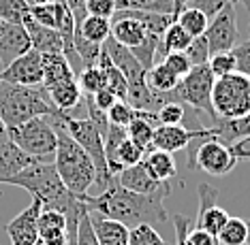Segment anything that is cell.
Masks as SVG:
<instances>
[{
    "instance_id": "ffe728a7",
    "label": "cell",
    "mask_w": 250,
    "mask_h": 245,
    "mask_svg": "<svg viewBox=\"0 0 250 245\" xmlns=\"http://www.w3.org/2000/svg\"><path fill=\"white\" fill-rule=\"evenodd\" d=\"M90 224H92V230L99 245H128L130 228L124 226L122 222L103 218V215L90 211Z\"/></svg>"
},
{
    "instance_id": "be15d7a7",
    "label": "cell",
    "mask_w": 250,
    "mask_h": 245,
    "mask_svg": "<svg viewBox=\"0 0 250 245\" xmlns=\"http://www.w3.org/2000/svg\"><path fill=\"white\" fill-rule=\"evenodd\" d=\"M35 245H43V243H41V241H37V243H35Z\"/></svg>"
},
{
    "instance_id": "c3c4849f",
    "label": "cell",
    "mask_w": 250,
    "mask_h": 245,
    "mask_svg": "<svg viewBox=\"0 0 250 245\" xmlns=\"http://www.w3.org/2000/svg\"><path fill=\"white\" fill-rule=\"evenodd\" d=\"M161 62H165V64H167L169 68H171V71L175 73V75H178L180 79L182 77H186L190 73V62H188V58H186L184 54H167L165 56V58L161 60Z\"/></svg>"
},
{
    "instance_id": "cb8c5ba5",
    "label": "cell",
    "mask_w": 250,
    "mask_h": 245,
    "mask_svg": "<svg viewBox=\"0 0 250 245\" xmlns=\"http://www.w3.org/2000/svg\"><path fill=\"white\" fill-rule=\"evenodd\" d=\"M144 164H146L147 173L156 181H161V184H169L171 179L178 177V167H175L173 153H167L161 150H150V151H146V156H144Z\"/></svg>"
},
{
    "instance_id": "6da1fadb",
    "label": "cell",
    "mask_w": 250,
    "mask_h": 245,
    "mask_svg": "<svg viewBox=\"0 0 250 245\" xmlns=\"http://www.w3.org/2000/svg\"><path fill=\"white\" fill-rule=\"evenodd\" d=\"M171 194V190H161L156 194H135L130 190L113 181L99 196L83 194L88 211L99 213L103 218L122 222L128 228H135L139 224H163L169 220V213L165 209V198Z\"/></svg>"
},
{
    "instance_id": "3957f363",
    "label": "cell",
    "mask_w": 250,
    "mask_h": 245,
    "mask_svg": "<svg viewBox=\"0 0 250 245\" xmlns=\"http://www.w3.org/2000/svg\"><path fill=\"white\" fill-rule=\"evenodd\" d=\"M69 113L64 111H52L45 119L49 122V126L56 130L58 136V145H56L54 153V167L62 184L66 186V190H71L73 194H88V188L96 181V169L92 158L83 151V147H79L75 141L71 139V134L66 132L64 119Z\"/></svg>"
},
{
    "instance_id": "e0dca14e",
    "label": "cell",
    "mask_w": 250,
    "mask_h": 245,
    "mask_svg": "<svg viewBox=\"0 0 250 245\" xmlns=\"http://www.w3.org/2000/svg\"><path fill=\"white\" fill-rule=\"evenodd\" d=\"M39 241L43 245H69L66 218L54 209H41L39 213Z\"/></svg>"
},
{
    "instance_id": "f35d334b",
    "label": "cell",
    "mask_w": 250,
    "mask_h": 245,
    "mask_svg": "<svg viewBox=\"0 0 250 245\" xmlns=\"http://www.w3.org/2000/svg\"><path fill=\"white\" fill-rule=\"evenodd\" d=\"M28 11H30V4L26 0H0V21L21 24Z\"/></svg>"
},
{
    "instance_id": "8992f818",
    "label": "cell",
    "mask_w": 250,
    "mask_h": 245,
    "mask_svg": "<svg viewBox=\"0 0 250 245\" xmlns=\"http://www.w3.org/2000/svg\"><path fill=\"white\" fill-rule=\"evenodd\" d=\"M212 109L216 119H233L250 113V77L231 73L214 81Z\"/></svg>"
},
{
    "instance_id": "83f0119b",
    "label": "cell",
    "mask_w": 250,
    "mask_h": 245,
    "mask_svg": "<svg viewBox=\"0 0 250 245\" xmlns=\"http://www.w3.org/2000/svg\"><path fill=\"white\" fill-rule=\"evenodd\" d=\"M192 41V37L188 32L184 30L180 24H173L165 30L163 34V38H161V45H158V58H165L167 54H184L186 47L190 45Z\"/></svg>"
},
{
    "instance_id": "d6986e66",
    "label": "cell",
    "mask_w": 250,
    "mask_h": 245,
    "mask_svg": "<svg viewBox=\"0 0 250 245\" xmlns=\"http://www.w3.org/2000/svg\"><path fill=\"white\" fill-rule=\"evenodd\" d=\"M35 162L37 158L28 156L26 151H21L11 141L0 143V184H9L20 170H24L26 167H30Z\"/></svg>"
},
{
    "instance_id": "1f68e13d",
    "label": "cell",
    "mask_w": 250,
    "mask_h": 245,
    "mask_svg": "<svg viewBox=\"0 0 250 245\" xmlns=\"http://www.w3.org/2000/svg\"><path fill=\"white\" fill-rule=\"evenodd\" d=\"M175 24H180L192 38H197V37H203V34H206L209 17L203 13V11H199V9L186 4V7L180 9L178 15H175Z\"/></svg>"
},
{
    "instance_id": "681fc988",
    "label": "cell",
    "mask_w": 250,
    "mask_h": 245,
    "mask_svg": "<svg viewBox=\"0 0 250 245\" xmlns=\"http://www.w3.org/2000/svg\"><path fill=\"white\" fill-rule=\"evenodd\" d=\"M229 2H235V0H190L188 2V7H195V9H199V11H203L209 19L218 13V11H223L227 4ZM237 4V2H235Z\"/></svg>"
},
{
    "instance_id": "6125c7cd",
    "label": "cell",
    "mask_w": 250,
    "mask_h": 245,
    "mask_svg": "<svg viewBox=\"0 0 250 245\" xmlns=\"http://www.w3.org/2000/svg\"><path fill=\"white\" fill-rule=\"evenodd\" d=\"M248 224V237H246V245H250V222H246Z\"/></svg>"
},
{
    "instance_id": "ee69618b",
    "label": "cell",
    "mask_w": 250,
    "mask_h": 245,
    "mask_svg": "<svg viewBox=\"0 0 250 245\" xmlns=\"http://www.w3.org/2000/svg\"><path fill=\"white\" fill-rule=\"evenodd\" d=\"M28 15L41 26H47V28H54L56 30V21H58V15H56V2H43V4H32Z\"/></svg>"
},
{
    "instance_id": "9c48e42d",
    "label": "cell",
    "mask_w": 250,
    "mask_h": 245,
    "mask_svg": "<svg viewBox=\"0 0 250 245\" xmlns=\"http://www.w3.org/2000/svg\"><path fill=\"white\" fill-rule=\"evenodd\" d=\"M195 150L188 156V169H201L203 173L212 175V177H225L229 175L235 164L240 162L233 156L231 147L223 145L216 139H199L195 141Z\"/></svg>"
},
{
    "instance_id": "f1b7e54d",
    "label": "cell",
    "mask_w": 250,
    "mask_h": 245,
    "mask_svg": "<svg viewBox=\"0 0 250 245\" xmlns=\"http://www.w3.org/2000/svg\"><path fill=\"white\" fill-rule=\"evenodd\" d=\"M75 32L82 38L90 41V43L103 45L107 38L111 37V19H105V17H94V15H86L82 24L75 28Z\"/></svg>"
},
{
    "instance_id": "db71d44e",
    "label": "cell",
    "mask_w": 250,
    "mask_h": 245,
    "mask_svg": "<svg viewBox=\"0 0 250 245\" xmlns=\"http://www.w3.org/2000/svg\"><path fill=\"white\" fill-rule=\"evenodd\" d=\"M66 4H69L73 17H75V28L83 21V17H86V0H66Z\"/></svg>"
},
{
    "instance_id": "003e7915",
    "label": "cell",
    "mask_w": 250,
    "mask_h": 245,
    "mask_svg": "<svg viewBox=\"0 0 250 245\" xmlns=\"http://www.w3.org/2000/svg\"><path fill=\"white\" fill-rule=\"evenodd\" d=\"M235 2H237V0H235Z\"/></svg>"
},
{
    "instance_id": "2e32d148",
    "label": "cell",
    "mask_w": 250,
    "mask_h": 245,
    "mask_svg": "<svg viewBox=\"0 0 250 245\" xmlns=\"http://www.w3.org/2000/svg\"><path fill=\"white\" fill-rule=\"evenodd\" d=\"M116 181L124 190H130V192H135V194H156V192H161V190H171L169 184H161V181H156L147 173L144 160L139 164H135V167L120 170V173L116 175Z\"/></svg>"
},
{
    "instance_id": "9f6ffc18",
    "label": "cell",
    "mask_w": 250,
    "mask_h": 245,
    "mask_svg": "<svg viewBox=\"0 0 250 245\" xmlns=\"http://www.w3.org/2000/svg\"><path fill=\"white\" fill-rule=\"evenodd\" d=\"M237 160H250V151H242V153H237Z\"/></svg>"
},
{
    "instance_id": "5b68a950",
    "label": "cell",
    "mask_w": 250,
    "mask_h": 245,
    "mask_svg": "<svg viewBox=\"0 0 250 245\" xmlns=\"http://www.w3.org/2000/svg\"><path fill=\"white\" fill-rule=\"evenodd\" d=\"M66 132L71 134V139L75 141L79 147H83V151L92 158L94 169H96V181L94 184L101 188V192L107 190L116 177L109 173V167H107V158H105V143H103V134L101 130L90 122L88 117H75V115H66L64 119Z\"/></svg>"
},
{
    "instance_id": "9a60e30c",
    "label": "cell",
    "mask_w": 250,
    "mask_h": 245,
    "mask_svg": "<svg viewBox=\"0 0 250 245\" xmlns=\"http://www.w3.org/2000/svg\"><path fill=\"white\" fill-rule=\"evenodd\" d=\"M30 49V37H28L24 26L0 21V64L9 66L15 58L24 56Z\"/></svg>"
},
{
    "instance_id": "277c9868",
    "label": "cell",
    "mask_w": 250,
    "mask_h": 245,
    "mask_svg": "<svg viewBox=\"0 0 250 245\" xmlns=\"http://www.w3.org/2000/svg\"><path fill=\"white\" fill-rule=\"evenodd\" d=\"M52 111H56V107L52 105L43 85L26 88V85L0 81V119L7 130L32 117H45Z\"/></svg>"
},
{
    "instance_id": "7dc6e473",
    "label": "cell",
    "mask_w": 250,
    "mask_h": 245,
    "mask_svg": "<svg viewBox=\"0 0 250 245\" xmlns=\"http://www.w3.org/2000/svg\"><path fill=\"white\" fill-rule=\"evenodd\" d=\"M231 54H233V58H235V71L250 77V41L237 43L235 47L231 49Z\"/></svg>"
},
{
    "instance_id": "4fadbf2b",
    "label": "cell",
    "mask_w": 250,
    "mask_h": 245,
    "mask_svg": "<svg viewBox=\"0 0 250 245\" xmlns=\"http://www.w3.org/2000/svg\"><path fill=\"white\" fill-rule=\"evenodd\" d=\"M199 213H197V224L195 228H201L209 232L212 237H218V232L223 230L227 220L231 218L223 207H218V190L209 184H199Z\"/></svg>"
},
{
    "instance_id": "603a6c76",
    "label": "cell",
    "mask_w": 250,
    "mask_h": 245,
    "mask_svg": "<svg viewBox=\"0 0 250 245\" xmlns=\"http://www.w3.org/2000/svg\"><path fill=\"white\" fill-rule=\"evenodd\" d=\"M47 90V96L52 100V105L58 111L71 113L73 109H77L82 105V90H79L77 79H66V81H60L52 85V88H45Z\"/></svg>"
},
{
    "instance_id": "8fae6325",
    "label": "cell",
    "mask_w": 250,
    "mask_h": 245,
    "mask_svg": "<svg viewBox=\"0 0 250 245\" xmlns=\"http://www.w3.org/2000/svg\"><path fill=\"white\" fill-rule=\"evenodd\" d=\"M199 139H216L212 128H197L190 130L186 126H156L154 128V139H152V150H161L167 153L188 150L190 143Z\"/></svg>"
},
{
    "instance_id": "7402d4cb",
    "label": "cell",
    "mask_w": 250,
    "mask_h": 245,
    "mask_svg": "<svg viewBox=\"0 0 250 245\" xmlns=\"http://www.w3.org/2000/svg\"><path fill=\"white\" fill-rule=\"evenodd\" d=\"M146 37H147L146 28L137 19H133V17H120V15L111 17V38L116 43L124 45L126 49H133L137 45H141Z\"/></svg>"
},
{
    "instance_id": "7bdbcfd3",
    "label": "cell",
    "mask_w": 250,
    "mask_h": 245,
    "mask_svg": "<svg viewBox=\"0 0 250 245\" xmlns=\"http://www.w3.org/2000/svg\"><path fill=\"white\" fill-rule=\"evenodd\" d=\"M107 119H109L111 126L126 128L128 124L135 119V109L128 105L126 100H116V105L107 111Z\"/></svg>"
},
{
    "instance_id": "f5cc1de1",
    "label": "cell",
    "mask_w": 250,
    "mask_h": 245,
    "mask_svg": "<svg viewBox=\"0 0 250 245\" xmlns=\"http://www.w3.org/2000/svg\"><path fill=\"white\" fill-rule=\"evenodd\" d=\"M92 100H94V105L99 107L101 111H109L113 105H116V100H118V96L111 92V90H107V88H103L101 92H96L94 96H92Z\"/></svg>"
},
{
    "instance_id": "ba28073f",
    "label": "cell",
    "mask_w": 250,
    "mask_h": 245,
    "mask_svg": "<svg viewBox=\"0 0 250 245\" xmlns=\"http://www.w3.org/2000/svg\"><path fill=\"white\" fill-rule=\"evenodd\" d=\"M216 77L212 75V71L206 66H192L190 73L186 77L180 79V83L171 90L173 100L180 105H188L195 111L208 113L212 117V122L216 119L214 109H212V88H214Z\"/></svg>"
},
{
    "instance_id": "d6a6232c",
    "label": "cell",
    "mask_w": 250,
    "mask_h": 245,
    "mask_svg": "<svg viewBox=\"0 0 250 245\" xmlns=\"http://www.w3.org/2000/svg\"><path fill=\"white\" fill-rule=\"evenodd\" d=\"M118 9H133V11H147V13L178 15V4H175V0H118Z\"/></svg>"
},
{
    "instance_id": "03108f58",
    "label": "cell",
    "mask_w": 250,
    "mask_h": 245,
    "mask_svg": "<svg viewBox=\"0 0 250 245\" xmlns=\"http://www.w3.org/2000/svg\"><path fill=\"white\" fill-rule=\"evenodd\" d=\"M248 41H250V38H248Z\"/></svg>"
},
{
    "instance_id": "11a10c76",
    "label": "cell",
    "mask_w": 250,
    "mask_h": 245,
    "mask_svg": "<svg viewBox=\"0 0 250 245\" xmlns=\"http://www.w3.org/2000/svg\"><path fill=\"white\" fill-rule=\"evenodd\" d=\"M4 141H9V132H7V126L2 124V119H0V143H4Z\"/></svg>"
},
{
    "instance_id": "bcb514c9",
    "label": "cell",
    "mask_w": 250,
    "mask_h": 245,
    "mask_svg": "<svg viewBox=\"0 0 250 245\" xmlns=\"http://www.w3.org/2000/svg\"><path fill=\"white\" fill-rule=\"evenodd\" d=\"M75 243L77 245H99V241L94 237V230H92V224H90V211H83L79 215Z\"/></svg>"
},
{
    "instance_id": "30bf717a",
    "label": "cell",
    "mask_w": 250,
    "mask_h": 245,
    "mask_svg": "<svg viewBox=\"0 0 250 245\" xmlns=\"http://www.w3.org/2000/svg\"><path fill=\"white\" fill-rule=\"evenodd\" d=\"M206 41L209 45V54L231 51L237 45V11L235 2H229L223 11H218L208 24Z\"/></svg>"
},
{
    "instance_id": "8d00e7d4",
    "label": "cell",
    "mask_w": 250,
    "mask_h": 245,
    "mask_svg": "<svg viewBox=\"0 0 250 245\" xmlns=\"http://www.w3.org/2000/svg\"><path fill=\"white\" fill-rule=\"evenodd\" d=\"M128 245H169L152 224H139L130 228Z\"/></svg>"
},
{
    "instance_id": "680465c9",
    "label": "cell",
    "mask_w": 250,
    "mask_h": 245,
    "mask_svg": "<svg viewBox=\"0 0 250 245\" xmlns=\"http://www.w3.org/2000/svg\"><path fill=\"white\" fill-rule=\"evenodd\" d=\"M26 2H28V4H30V7H32V4H43V2H52V0H26Z\"/></svg>"
},
{
    "instance_id": "52a82bcc",
    "label": "cell",
    "mask_w": 250,
    "mask_h": 245,
    "mask_svg": "<svg viewBox=\"0 0 250 245\" xmlns=\"http://www.w3.org/2000/svg\"><path fill=\"white\" fill-rule=\"evenodd\" d=\"M7 132L11 143H15L21 151H26L28 156L37 158V160L47 162V158L56 153L58 136L45 117H32L20 126L9 128Z\"/></svg>"
},
{
    "instance_id": "f546056e",
    "label": "cell",
    "mask_w": 250,
    "mask_h": 245,
    "mask_svg": "<svg viewBox=\"0 0 250 245\" xmlns=\"http://www.w3.org/2000/svg\"><path fill=\"white\" fill-rule=\"evenodd\" d=\"M146 81H147V88H150L152 92L165 94V92H171L175 85L180 83V77L175 75L165 62H156V64L146 73Z\"/></svg>"
},
{
    "instance_id": "e7e4bbea",
    "label": "cell",
    "mask_w": 250,
    "mask_h": 245,
    "mask_svg": "<svg viewBox=\"0 0 250 245\" xmlns=\"http://www.w3.org/2000/svg\"><path fill=\"white\" fill-rule=\"evenodd\" d=\"M248 32H250V28H248Z\"/></svg>"
},
{
    "instance_id": "f6af8a7d",
    "label": "cell",
    "mask_w": 250,
    "mask_h": 245,
    "mask_svg": "<svg viewBox=\"0 0 250 245\" xmlns=\"http://www.w3.org/2000/svg\"><path fill=\"white\" fill-rule=\"evenodd\" d=\"M118 11V0H86V13L111 19Z\"/></svg>"
},
{
    "instance_id": "836d02e7",
    "label": "cell",
    "mask_w": 250,
    "mask_h": 245,
    "mask_svg": "<svg viewBox=\"0 0 250 245\" xmlns=\"http://www.w3.org/2000/svg\"><path fill=\"white\" fill-rule=\"evenodd\" d=\"M248 237V224L242 218H229L223 230L218 232V245H244Z\"/></svg>"
},
{
    "instance_id": "816d5d0a",
    "label": "cell",
    "mask_w": 250,
    "mask_h": 245,
    "mask_svg": "<svg viewBox=\"0 0 250 245\" xmlns=\"http://www.w3.org/2000/svg\"><path fill=\"white\" fill-rule=\"evenodd\" d=\"M192 226V220L188 218V215H182V213H175L173 215V228H175V245H186L184 239H186V232L190 230Z\"/></svg>"
},
{
    "instance_id": "b9f144b4",
    "label": "cell",
    "mask_w": 250,
    "mask_h": 245,
    "mask_svg": "<svg viewBox=\"0 0 250 245\" xmlns=\"http://www.w3.org/2000/svg\"><path fill=\"white\" fill-rule=\"evenodd\" d=\"M184 56L188 58L190 66H206L209 62V56H212V54H209V45L206 41V37L192 38L190 45L184 51Z\"/></svg>"
},
{
    "instance_id": "7a4b0ae2",
    "label": "cell",
    "mask_w": 250,
    "mask_h": 245,
    "mask_svg": "<svg viewBox=\"0 0 250 245\" xmlns=\"http://www.w3.org/2000/svg\"><path fill=\"white\" fill-rule=\"evenodd\" d=\"M9 184L28 190L35 201L41 203V209H54V211H60L64 218L79 215L88 209L82 198L83 194H73L71 190H66V186L62 184V179L56 173L54 162L37 160L35 164L20 170Z\"/></svg>"
},
{
    "instance_id": "d590c367",
    "label": "cell",
    "mask_w": 250,
    "mask_h": 245,
    "mask_svg": "<svg viewBox=\"0 0 250 245\" xmlns=\"http://www.w3.org/2000/svg\"><path fill=\"white\" fill-rule=\"evenodd\" d=\"M77 83H79V90H82L83 96H94L96 92L105 88V79H103V73H101L99 66H88V68H82L77 77Z\"/></svg>"
},
{
    "instance_id": "e575fe53",
    "label": "cell",
    "mask_w": 250,
    "mask_h": 245,
    "mask_svg": "<svg viewBox=\"0 0 250 245\" xmlns=\"http://www.w3.org/2000/svg\"><path fill=\"white\" fill-rule=\"evenodd\" d=\"M158 45H161V37H156V34H147V37L144 38V43L130 49V54L137 58V62L146 68V71H150V68L156 64Z\"/></svg>"
},
{
    "instance_id": "4dcf8cb0",
    "label": "cell",
    "mask_w": 250,
    "mask_h": 245,
    "mask_svg": "<svg viewBox=\"0 0 250 245\" xmlns=\"http://www.w3.org/2000/svg\"><path fill=\"white\" fill-rule=\"evenodd\" d=\"M144 156H146V151L141 150V147H137L133 143V141L128 139H124L120 147L116 150V156H113V162H111V167H109V173L116 177L120 170L124 169H128V167H135V164H139L141 160H144Z\"/></svg>"
},
{
    "instance_id": "4316f807",
    "label": "cell",
    "mask_w": 250,
    "mask_h": 245,
    "mask_svg": "<svg viewBox=\"0 0 250 245\" xmlns=\"http://www.w3.org/2000/svg\"><path fill=\"white\" fill-rule=\"evenodd\" d=\"M96 66L101 68L103 73V79H105V88L111 90L113 94L118 96V100H126V94H128V83L124 75L116 68V64L109 60V56L105 54V49L101 51V58L96 62Z\"/></svg>"
},
{
    "instance_id": "ac0fdd59",
    "label": "cell",
    "mask_w": 250,
    "mask_h": 245,
    "mask_svg": "<svg viewBox=\"0 0 250 245\" xmlns=\"http://www.w3.org/2000/svg\"><path fill=\"white\" fill-rule=\"evenodd\" d=\"M21 26L26 28L28 37H30L32 49L39 51L41 56H45V54H62V38H60L58 30L37 24V21L32 19L30 15L24 17Z\"/></svg>"
},
{
    "instance_id": "484cf974",
    "label": "cell",
    "mask_w": 250,
    "mask_h": 245,
    "mask_svg": "<svg viewBox=\"0 0 250 245\" xmlns=\"http://www.w3.org/2000/svg\"><path fill=\"white\" fill-rule=\"evenodd\" d=\"M158 126V119L154 117H141L135 111V119L126 126V134L137 147H141L144 151L152 150V139H154V128Z\"/></svg>"
},
{
    "instance_id": "f907efd6",
    "label": "cell",
    "mask_w": 250,
    "mask_h": 245,
    "mask_svg": "<svg viewBox=\"0 0 250 245\" xmlns=\"http://www.w3.org/2000/svg\"><path fill=\"white\" fill-rule=\"evenodd\" d=\"M186 245H218L216 237H212L209 232L201 230V228H190L186 232V239H184Z\"/></svg>"
},
{
    "instance_id": "7c38bea8",
    "label": "cell",
    "mask_w": 250,
    "mask_h": 245,
    "mask_svg": "<svg viewBox=\"0 0 250 245\" xmlns=\"http://www.w3.org/2000/svg\"><path fill=\"white\" fill-rule=\"evenodd\" d=\"M0 81H7L13 85H26V88H37L43 85V60L41 54L35 49L26 51L24 56L15 58L9 66L0 71Z\"/></svg>"
},
{
    "instance_id": "ab89813d",
    "label": "cell",
    "mask_w": 250,
    "mask_h": 245,
    "mask_svg": "<svg viewBox=\"0 0 250 245\" xmlns=\"http://www.w3.org/2000/svg\"><path fill=\"white\" fill-rule=\"evenodd\" d=\"M208 68L212 71V75L216 79L227 77V75H231V73H237L235 71V58H233L231 51L212 54V56H209V62H208Z\"/></svg>"
},
{
    "instance_id": "5bb4252c",
    "label": "cell",
    "mask_w": 250,
    "mask_h": 245,
    "mask_svg": "<svg viewBox=\"0 0 250 245\" xmlns=\"http://www.w3.org/2000/svg\"><path fill=\"white\" fill-rule=\"evenodd\" d=\"M39 213H41V203L32 198L24 211L4 226L11 245H35L39 241Z\"/></svg>"
},
{
    "instance_id": "44dd1931",
    "label": "cell",
    "mask_w": 250,
    "mask_h": 245,
    "mask_svg": "<svg viewBox=\"0 0 250 245\" xmlns=\"http://www.w3.org/2000/svg\"><path fill=\"white\" fill-rule=\"evenodd\" d=\"M209 128L214 130L216 141L231 147L250 136V113L242 117H233V119H214Z\"/></svg>"
},
{
    "instance_id": "6f0895ef",
    "label": "cell",
    "mask_w": 250,
    "mask_h": 245,
    "mask_svg": "<svg viewBox=\"0 0 250 245\" xmlns=\"http://www.w3.org/2000/svg\"><path fill=\"white\" fill-rule=\"evenodd\" d=\"M188 2H190V0H175V4H178V11H180V9H184Z\"/></svg>"
},
{
    "instance_id": "60d3db41",
    "label": "cell",
    "mask_w": 250,
    "mask_h": 245,
    "mask_svg": "<svg viewBox=\"0 0 250 245\" xmlns=\"http://www.w3.org/2000/svg\"><path fill=\"white\" fill-rule=\"evenodd\" d=\"M184 117H186V107L180 105V102H167L156 113L158 126H182Z\"/></svg>"
},
{
    "instance_id": "d4e9b609",
    "label": "cell",
    "mask_w": 250,
    "mask_h": 245,
    "mask_svg": "<svg viewBox=\"0 0 250 245\" xmlns=\"http://www.w3.org/2000/svg\"><path fill=\"white\" fill-rule=\"evenodd\" d=\"M43 60V88H52V85L66 81V79H77L75 68L71 62L64 58V54H45Z\"/></svg>"
},
{
    "instance_id": "74e56055",
    "label": "cell",
    "mask_w": 250,
    "mask_h": 245,
    "mask_svg": "<svg viewBox=\"0 0 250 245\" xmlns=\"http://www.w3.org/2000/svg\"><path fill=\"white\" fill-rule=\"evenodd\" d=\"M75 54L79 62H82V68H88V66H96V62L101 58V51H103V45H96V43H90L86 38H82L79 34L75 32Z\"/></svg>"
},
{
    "instance_id": "94428289",
    "label": "cell",
    "mask_w": 250,
    "mask_h": 245,
    "mask_svg": "<svg viewBox=\"0 0 250 245\" xmlns=\"http://www.w3.org/2000/svg\"><path fill=\"white\" fill-rule=\"evenodd\" d=\"M237 2H240V4H244V7H246V9L250 11V0H237Z\"/></svg>"
},
{
    "instance_id": "91938a15",
    "label": "cell",
    "mask_w": 250,
    "mask_h": 245,
    "mask_svg": "<svg viewBox=\"0 0 250 245\" xmlns=\"http://www.w3.org/2000/svg\"><path fill=\"white\" fill-rule=\"evenodd\" d=\"M75 235H77V230L75 232H69V245H77L75 243Z\"/></svg>"
}]
</instances>
